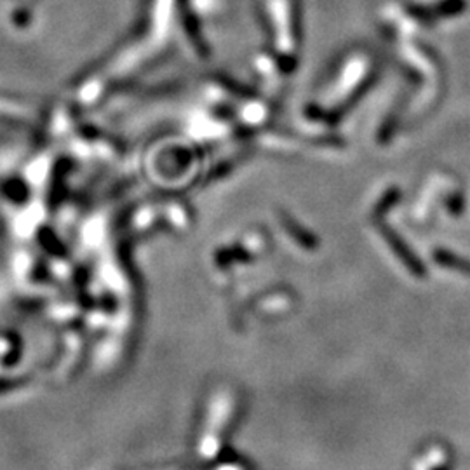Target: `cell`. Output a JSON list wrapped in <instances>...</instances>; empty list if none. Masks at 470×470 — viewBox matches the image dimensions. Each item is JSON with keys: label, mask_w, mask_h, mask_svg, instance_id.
Here are the masks:
<instances>
[{"label": "cell", "mask_w": 470, "mask_h": 470, "mask_svg": "<svg viewBox=\"0 0 470 470\" xmlns=\"http://www.w3.org/2000/svg\"><path fill=\"white\" fill-rule=\"evenodd\" d=\"M465 6H467L465 0H442L441 4H437V6L434 7L411 6L409 7V13L415 18H418V20L428 21L437 16H457V14L464 13Z\"/></svg>", "instance_id": "cell-1"}]
</instances>
